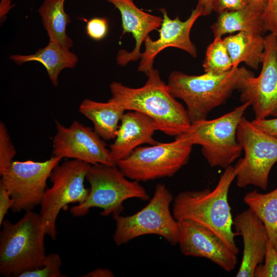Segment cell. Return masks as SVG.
Returning <instances> with one entry per match:
<instances>
[{"instance_id": "1", "label": "cell", "mask_w": 277, "mask_h": 277, "mask_svg": "<svg viewBox=\"0 0 277 277\" xmlns=\"http://www.w3.org/2000/svg\"><path fill=\"white\" fill-rule=\"evenodd\" d=\"M235 177L234 167L230 165L225 168L212 190L206 188L179 193L173 201L172 214L177 221H190L210 230L238 255L234 241L238 234L232 230L233 218L228 200L229 188Z\"/></svg>"}, {"instance_id": "2", "label": "cell", "mask_w": 277, "mask_h": 277, "mask_svg": "<svg viewBox=\"0 0 277 277\" xmlns=\"http://www.w3.org/2000/svg\"><path fill=\"white\" fill-rule=\"evenodd\" d=\"M148 79L142 87L133 88L121 83L110 85L111 99L125 109L145 114L155 123L158 130L170 136L185 132L191 125L186 109L170 93L157 69L145 74Z\"/></svg>"}, {"instance_id": "3", "label": "cell", "mask_w": 277, "mask_h": 277, "mask_svg": "<svg viewBox=\"0 0 277 277\" xmlns=\"http://www.w3.org/2000/svg\"><path fill=\"white\" fill-rule=\"evenodd\" d=\"M253 75L252 71L239 66L220 74L193 75L173 71L167 85L171 95L185 103L191 124L206 119L213 109L224 103L235 90H239L246 77Z\"/></svg>"}, {"instance_id": "4", "label": "cell", "mask_w": 277, "mask_h": 277, "mask_svg": "<svg viewBox=\"0 0 277 277\" xmlns=\"http://www.w3.org/2000/svg\"><path fill=\"white\" fill-rule=\"evenodd\" d=\"M1 226L0 273L17 276L43 267L47 256L46 235L39 213L25 212L17 222L4 220Z\"/></svg>"}, {"instance_id": "5", "label": "cell", "mask_w": 277, "mask_h": 277, "mask_svg": "<svg viewBox=\"0 0 277 277\" xmlns=\"http://www.w3.org/2000/svg\"><path fill=\"white\" fill-rule=\"evenodd\" d=\"M250 106L249 102L242 103L219 117L191 123L175 139L191 146L201 145L202 154L211 167L225 169L241 155L242 148L237 141L236 131Z\"/></svg>"}, {"instance_id": "6", "label": "cell", "mask_w": 277, "mask_h": 277, "mask_svg": "<svg viewBox=\"0 0 277 277\" xmlns=\"http://www.w3.org/2000/svg\"><path fill=\"white\" fill-rule=\"evenodd\" d=\"M127 178L116 165H91L86 175L90 185L88 196L83 203L72 207L70 213L75 217H81L96 207L102 209L103 216L120 214L124 209L123 202L127 199L149 200L139 182Z\"/></svg>"}, {"instance_id": "7", "label": "cell", "mask_w": 277, "mask_h": 277, "mask_svg": "<svg viewBox=\"0 0 277 277\" xmlns=\"http://www.w3.org/2000/svg\"><path fill=\"white\" fill-rule=\"evenodd\" d=\"M172 193L163 184H157L152 198L136 213L123 216L112 215L115 222L113 240L117 246L141 236L154 234L163 237L172 246L178 243L179 222L170 210Z\"/></svg>"}, {"instance_id": "8", "label": "cell", "mask_w": 277, "mask_h": 277, "mask_svg": "<svg viewBox=\"0 0 277 277\" xmlns=\"http://www.w3.org/2000/svg\"><path fill=\"white\" fill-rule=\"evenodd\" d=\"M91 166L72 159L52 170L49 178L52 185L46 190L39 213L42 229L52 239L56 238V223L61 210L70 203L82 204L87 198L90 189L84 182Z\"/></svg>"}, {"instance_id": "9", "label": "cell", "mask_w": 277, "mask_h": 277, "mask_svg": "<svg viewBox=\"0 0 277 277\" xmlns=\"http://www.w3.org/2000/svg\"><path fill=\"white\" fill-rule=\"evenodd\" d=\"M244 156L234 166L240 188L253 185L265 190L273 166L277 163V138L255 126L243 116L236 131Z\"/></svg>"}, {"instance_id": "10", "label": "cell", "mask_w": 277, "mask_h": 277, "mask_svg": "<svg viewBox=\"0 0 277 277\" xmlns=\"http://www.w3.org/2000/svg\"><path fill=\"white\" fill-rule=\"evenodd\" d=\"M192 147L177 139L138 147L116 165L126 177L137 182L171 177L188 163Z\"/></svg>"}, {"instance_id": "11", "label": "cell", "mask_w": 277, "mask_h": 277, "mask_svg": "<svg viewBox=\"0 0 277 277\" xmlns=\"http://www.w3.org/2000/svg\"><path fill=\"white\" fill-rule=\"evenodd\" d=\"M62 159L52 156L43 162L13 161L1 176L0 181L13 200V213L33 211L41 205L47 189V182L54 168Z\"/></svg>"}, {"instance_id": "12", "label": "cell", "mask_w": 277, "mask_h": 277, "mask_svg": "<svg viewBox=\"0 0 277 277\" xmlns=\"http://www.w3.org/2000/svg\"><path fill=\"white\" fill-rule=\"evenodd\" d=\"M265 43L259 75L246 77L239 89L241 102L250 103L257 120L277 117V35L270 33Z\"/></svg>"}, {"instance_id": "13", "label": "cell", "mask_w": 277, "mask_h": 277, "mask_svg": "<svg viewBox=\"0 0 277 277\" xmlns=\"http://www.w3.org/2000/svg\"><path fill=\"white\" fill-rule=\"evenodd\" d=\"M53 155L76 160L91 165H116L102 138L91 128L74 121L66 127L56 121Z\"/></svg>"}, {"instance_id": "14", "label": "cell", "mask_w": 277, "mask_h": 277, "mask_svg": "<svg viewBox=\"0 0 277 277\" xmlns=\"http://www.w3.org/2000/svg\"><path fill=\"white\" fill-rule=\"evenodd\" d=\"M163 14V22L159 29L160 37L152 40L148 36L145 41V50L141 53L138 71L145 74L153 68L156 56L168 47L182 49L193 57L197 56V49L190 39L191 28L197 18L202 16L201 10L196 7L189 17L182 21L179 16L171 19L165 8L160 9Z\"/></svg>"}, {"instance_id": "15", "label": "cell", "mask_w": 277, "mask_h": 277, "mask_svg": "<svg viewBox=\"0 0 277 277\" xmlns=\"http://www.w3.org/2000/svg\"><path fill=\"white\" fill-rule=\"evenodd\" d=\"M178 222L177 244L183 255L207 259L227 272L235 269L237 255L214 233L190 221Z\"/></svg>"}, {"instance_id": "16", "label": "cell", "mask_w": 277, "mask_h": 277, "mask_svg": "<svg viewBox=\"0 0 277 277\" xmlns=\"http://www.w3.org/2000/svg\"><path fill=\"white\" fill-rule=\"evenodd\" d=\"M238 235L243 238L242 260L236 277H253L256 267L265 257L266 245L269 240L265 227L259 217L248 208L233 219Z\"/></svg>"}, {"instance_id": "17", "label": "cell", "mask_w": 277, "mask_h": 277, "mask_svg": "<svg viewBox=\"0 0 277 277\" xmlns=\"http://www.w3.org/2000/svg\"><path fill=\"white\" fill-rule=\"evenodd\" d=\"M118 9L122 17L123 34L131 33L135 41L133 50H121L117 53L118 65L125 66L141 58L140 48L151 31L161 27L163 17L146 13L137 8L132 0H106Z\"/></svg>"}, {"instance_id": "18", "label": "cell", "mask_w": 277, "mask_h": 277, "mask_svg": "<svg viewBox=\"0 0 277 277\" xmlns=\"http://www.w3.org/2000/svg\"><path fill=\"white\" fill-rule=\"evenodd\" d=\"M156 130L155 123L148 115L135 111L125 113L114 142L110 145V154L115 164L142 144H158L159 142L153 137Z\"/></svg>"}, {"instance_id": "19", "label": "cell", "mask_w": 277, "mask_h": 277, "mask_svg": "<svg viewBox=\"0 0 277 277\" xmlns=\"http://www.w3.org/2000/svg\"><path fill=\"white\" fill-rule=\"evenodd\" d=\"M78 110L92 122L94 131L102 139L108 141L116 137L118 123L125 109L111 98L107 102L85 99L80 104Z\"/></svg>"}, {"instance_id": "20", "label": "cell", "mask_w": 277, "mask_h": 277, "mask_svg": "<svg viewBox=\"0 0 277 277\" xmlns=\"http://www.w3.org/2000/svg\"><path fill=\"white\" fill-rule=\"evenodd\" d=\"M10 59L17 65L35 61L42 64L46 68L52 84L58 85V77L61 71L66 68H73L77 62V56L60 43L49 41L48 44L39 48L34 54L30 55H12Z\"/></svg>"}, {"instance_id": "21", "label": "cell", "mask_w": 277, "mask_h": 277, "mask_svg": "<svg viewBox=\"0 0 277 277\" xmlns=\"http://www.w3.org/2000/svg\"><path fill=\"white\" fill-rule=\"evenodd\" d=\"M223 40L233 67L244 63L251 68L258 69L265 48V37L263 35L240 32L227 36Z\"/></svg>"}, {"instance_id": "22", "label": "cell", "mask_w": 277, "mask_h": 277, "mask_svg": "<svg viewBox=\"0 0 277 277\" xmlns=\"http://www.w3.org/2000/svg\"><path fill=\"white\" fill-rule=\"evenodd\" d=\"M214 38L235 32H247L264 35L265 28L262 13L248 7L238 11H226L218 14L216 22L211 26Z\"/></svg>"}, {"instance_id": "23", "label": "cell", "mask_w": 277, "mask_h": 277, "mask_svg": "<svg viewBox=\"0 0 277 277\" xmlns=\"http://www.w3.org/2000/svg\"><path fill=\"white\" fill-rule=\"evenodd\" d=\"M64 2L65 0H44L38 12L49 41L57 42L70 49L73 42L66 31L71 20L65 11Z\"/></svg>"}, {"instance_id": "24", "label": "cell", "mask_w": 277, "mask_h": 277, "mask_svg": "<svg viewBox=\"0 0 277 277\" xmlns=\"http://www.w3.org/2000/svg\"><path fill=\"white\" fill-rule=\"evenodd\" d=\"M243 201L262 221L277 251V188L266 193H260L256 190L249 192Z\"/></svg>"}, {"instance_id": "25", "label": "cell", "mask_w": 277, "mask_h": 277, "mask_svg": "<svg viewBox=\"0 0 277 277\" xmlns=\"http://www.w3.org/2000/svg\"><path fill=\"white\" fill-rule=\"evenodd\" d=\"M203 66L205 73L214 74L226 73L233 67L223 38H214L207 47Z\"/></svg>"}, {"instance_id": "26", "label": "cell", "mask_w": 277, "mask_h": 277, "mask_svg": "<svg viewBox=\"0 0 277 277\" xmlns=\"http://www.w3.org/2000/svg\"><path fill=\"white\" fill-rule=\"evenodd\" d=\"M16 153L5 124L0 122V175L11 166Z\"/></svg>"}, {"instance_id": "27", "label": "cell", "mask_w": 277, "mask_h": 277, "mask_svg": "<svg viewBox=\"0 0 277 277\" xmlns=\"http://www.w3.org/2000/svg\"><path fill=\"white\" fill-rule=\"evenodd\" d=\"M62 260L57 253L47 255L43 267L25 272L19 277H61L65 276L61 273Z\"/></svg>"}, {"instance_id": "28", "label": "cell", "mask_w": 277, "mask_h": 277, "mask_svg": "<svg viewBox=\"0 0 277 277\" xmlns=\"http://www.w3.org/2000/svg\"><path fill=\"white\" fill-rule=\"evenodd\" d=\"M264 264L258 265L254 271V277H277V251L269 240L266 245Z\"/></svg>"}, {"instance_id": "29", "label": "cell", "mask_w": 277, "mask_h": 277, "mask_svg": "<svg viewBox=\"0 0 277 277\" xmlns=\"http://www.w3.org/2000/svg\"><path fill=\"white\" fill-rule=\"evenodd\" d=\"M86 30L87 35L91 39L101 41L107 35L108 20L105 17L92 18L87 22Z\"/></svg>"}, {"instance_id": "30", "label": "cell", "mask_w": 277, "mask_h": 277, "mask_svg": "<svg viewBox=\"0 0 277 277\" xmlns=\"http://www.w3.org/2000/svg\"><path fill=\"white\" fill-rule=\"evenodd\" d=\"M262 16L267 31L277 35V0H267Z\"/></svg>"}, {"instance_id": "31", "label": "cell", "mask_w": 277, "mask_h": 277, "mask_svg": "<svg viewBox=\"0 0 277 277\" xmlns=\"http://www.w3.org/2000/svg\"><path fill=\"white\" fill-rule=\"evenodd\" d=\"M248 7L247 0H213V11L217 14L226 11L244 9Z\"/></svg>"}, {"instance_id": "32", "label": "cell", "mask_w": 277, "mask_h": 277, "mask_svg": "<svg viewBox=\"0 0 277 277\" xmlns=\"http://www.w3.org/2000/svg\"><path fill=\"white\" fill-rule=\"evenodd\" d=\"M13 200L10 194L0 181V225H2L8 211L11 209Z\"/></svg>"}, {"instance_id": "33", "label": "cell", "mask_w": 277, "mask_h": 277, "mask_svg": "<svg viewBox=\"0 0 277 277\" xmlns=\"http://www.w3.org/2000/svg\"><path fill=\"white\" fill-rule=\"evenodd\" d=\"M251 122L260 130L277 138V117L271 119H254Z\"/></svg>"}, {"instance_id": "34", "label": "cell", "mask_w": 277, "mask_h": 277, "mask_svg": "<svg viewBox=\"0 0 277 277\" xmlns=\"http://www.w3.org/2000/svg\"><path fill=\"white\" fill-rule=\"evenodd\" d=\"M213 0H199L196 7L199 8L202 13V16L210 15L213 11Z\"/></svg>"}, {"instance_id": "35", "label": "cell", "mask_w": 277, "mask_h": 277, "mask_svg": "<svg viewBox=\"0 0 277 277\" xmlns=\"http://www.w3.org/2000/svg\"><path fill=\"white\" fill-rule=\"evenodd\" d=\"M114 275L109 269L98 268L83 275L84 277H113Z\"/></svg>"}, {"instance_id": "36", "label": "cell", "mask_w": 277, "mask_h": 277, "mask_svg": "<svg viewBox=\"0 0 277 277\" xmlns=\"http://www.w3.org/2000/svg\"><path fill=\"white\" fill-rule=\"evenodd\" d=\"M248 7L252 10L262 13L264 10L267 0H247Z\"/></svg>"}, {"instance_id": "37", "label": "cell", "mask_w": 277, "mask_h": 277, "mask_svg": "<svg viewBox=\"0 0 277 277\" xmlns=\"http://www.w3.org/2000/svg\"><path fill=\"white\" fill-rule=\"evenodd\" d=\"M11 0H1L0 4V18L1 22H3L6 18V15L14 6L11 5Z\"/></svg>"}]
</instances>
